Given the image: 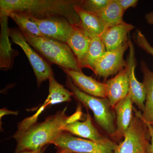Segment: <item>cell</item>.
Masks as SVG:
<instances>
[{
  "instance_id": "6da1fadb",
  "label": "cell",
  "mask_w": 153,
  "mask_h": 153,
  "mask_svg": "<svg viewBox=\"0 0 153 153\" xmlns=\"http://www.w3.org/2000/svg\"><path fill=\"white\" fill-rule=\"evenodd\" d=\"M67 107L51 115L41 123H36L22 130H18L13 135L17 142L15 153L22 151L35 150L52 144L63 131L67 123L78 120L80 114L77 112L68 116Z\"/></svg>"
},
{
  "instance_id": "7a4b0ae2",
  "label": "cell",
  "mask_w": 153,
  "mask_h": 153,
  "mask_svg": "<svg viewBox=\"0 0 153 153\" xmlns=\"http://www.w3.org/2000/svg\"><path fill=\"white\" fill-rule=\"evenodd\" d=\"M81 0H1V16L20 12L39 19L61 18L79 25V19L74 7Z\"/></svg>"
},
{
  "instance_id": "3957f363",
  "label": "cell",
  "mask_w": 153,
  "mask_h": 153,
  "mask_svg": "<svg viewBox=\"0 0 153 153\" xmlns=\"http://www.w3.org/2000/svg\"><path fill=\"white\" fill-rule=\"evenodd\" d=\"M66 86L73 94L74 98L93 113L99 126L112 137L116 134V116L108 98L96 97L79 90L70 77L66 75Z\"/></svg>"
},
{
  "instance_id": "277c9868",
  "label": "cell",
  "mask_w": 153,
  "mask_h": 153,
  "mask_svg": "<svg viewBox=\"0 0 153 153\" xmlns=\"http://www.w3.org/2000/svg\"><path fill=\"white\" fill-rule=\"evenodd\" d=\"M23 35L32 47L51 63L60 68L82 71L75 55L66 43L44 37Z\"/></svg>"
},
{
  "instance_id": "5b68a950",
  "label": "cell",
  "mask_w": 153,
  "mask_h": 153,
  "mask_svg": "<svg viewBox=\"0 0 153 153\" xmlns=\"http://www.w3.org/2000/svg\"><path fill=\"white\" fill-rule=\"evenodd\" d=\"M135 111L126 131L123 141L117 145L114 153H146L150 134L140 111Z\"/></svg>"
},
{
  "instance_id": "8992f818",
  "label": "cell",
  "mask_w": 153,
  "mask_h": 153,
  "mask_svg": "<svg viewBox=\"0 0 153 153\" xmlns=\"http://www.w3.org/2000/svg\"><path fill=\"white\" fill-rule=\"evenodd\" d=\"M58 149L67 150L71 153H114L117 144L111 140L98 143L74 136L63 131L52 143Z\"/></svg>"
},
{
  "instance_id": "52a82bcc",
  "label": "cell",
  "mask_w": 153,
  "mask_h": 153,
  "mask_svg": "<svg viewBox=\"0 0 153 153\" xmlns=\"http://www.w3.org/2000/svg\"><path fill=\"white\" fill-rule=\"evenodd\" d=\"M8 35L14 43L21 47L27 57L36 76L38 87L42 82L49 79L50 76H54L50 65L33 49L26 41L21 31L10 29Z\"/></svg>"
},
{
  "instance_id": "ba28073f",
  "label": "cell",
  "mask_w": 153,
  "mask_h": 153,
  "mask_svg": "<svg viewBox=\"0 0 153 153\" xmlns=\"http://www.w3.org/2000/svg\"><path fill=\"white\" fill-rule=\"evenodd\" d=\"M129 48V41L120 48L107 52L94 64L93 72L97 75L106 79L118 74L126 67V61L124 59L125 52Z\"/></svg>"
},
{
  "instance_id": "9c48e42d",
  "label": "cell",
  "mask_w": 153,
  "mask_h": 153,
  "mask_svg": "<svg viewBox=\"0 0 153 153\" xmlns=\"http://www.w3.org/2000/svg\"><path fill=\"white\" fill-rule=\"evenodd\" d=\"M28 16L37 25L45 38L66 44L75 25L63 18L39 19Z\"/></svg>"
},
{
  "instance_id": "30bf717a",
  "label": "cell",
  "mask_w": 153,
  "mask_h": 153,
  "mask_svg": "<svg viewBox=\"0 0 153 153\" xmlns=\"http://www.w3.org/2000/svg\"><path fill=\"white\" fill-rule=\"evenodd\" d=\"M129 53L127 57L126 68L129 83L130 91L132 100L139 108L143 112L146 100V88L143 82L137 79L135 74L136 66L135 53L133 44L129 40Z\"/></svg>"
},
{
  "instance_id": "8fae6325",
  "label": "cell",
  "mask_w": 153,
  "mask_h": 153,
  "mask_svg": "<svg viewBox=\"0 0 153 153\" xmlns=\"http://www.w3.org/2000/svg\"><path fill=\"white\" fill-rule=\"evenodd\" d=\"M63 130L73 135L96 142L105 143L111 140L99 131L94 124L92 118L88 112L85 120L81 122L75 120L71 122L63 127Z\"/></svg>"
},
{
  "instance_id": "7c38bea8",
  "label": "cell",
  "mask_w": 153,
  "mask_h": 153,
  "mask_svg": "<svg viewBox=\"0 0 153 153\" xmlns=\"http://www.w3.org/2000/svg\"><path fill=\"white\" fill-rule=\"evenodd\" d=\"M71 78L73 83L84 93L96 97L106 98L105 83L97 81L91 76H87L82 71L61 68Z\"/></svg>"
},
{
  "instance_id": "4fadbf2b",
  "label": "cell",
  "mask_w": 153,
  "mask_h": 153,
  "mask_svg": "<svg viewBox=\"0 0 153 153\" xmlns=\"http://www.w3.org/2000/svg\"><path fill=\"white\" fill-rule=\"evenodd\" d=\"M107 98L110 104L114 108L121 100L126 97L129 92V83L126 68L114 77L105 82Z\"/></svg>"
},
{
  "instance_id": "5bb4252c",
  "label": "cell",
  "mask_w": 153,
  "mask_h": 153,
  "mask_svg": "<svg viewBox=\"0 0 153 153\" xmlns=\"http://www.w3.org/2000/svg\"><path fill=\"white\" fill-rule=\"evenodd\" d=\"M134 27L133 25L125 22L105 28L100 37L107 51L116 50L128 42V33Z\"/></svg>"
},
{
  "instance_id": "9a60e30c",
  "label": "cell",
  "mask_w": 153,
  "mask_h": 153,
  "mask_svg": "<svg viewBox=\"0 0 153 153\" xmlns=\"http://www.w3.org/2000/svg\"><path fill=\"white\" fill-rule=\"evenodd\" d=\"M80 4L74 7L79 19V27L90 38L100 36L106 28L104 22L98 15L82 9Z\"/></svg>"
},
{
  "instance_id": "2e32d148",
  "label": "cell",
  "mask_w": 153,
  "mask_h": 153,
  "mask_svg": "<svg viewBox=\"0 0 153 153\" xmlns=\"http://www.w3.org/2000/svg\"><path fill=\"white\" fill-rule=\"evenodd\" d=\"M130 94L114 106L116 116L117 131L115 138L120 140L124 136L132 119V104Z\"/></svg>"
},
{
  "instance_id": "e0dca14e",
  "label": "cell",
  "mask_w": 153,
  "mask_h": 153,
  "mask_svg": "<svg viewBox=\"0 0 153 153\" xmlns=\"http://www.w3.org/2000/svg\"><path fill=\"white\" fill-rule=\"evenodd\" d=\"M91 40L79 25H76L67 39L66 44L74 53L80 67L87 54Z\"/></svg>"
},
{
  "instance_id": "ac0fdd59",
  "label": "cell",
  "mask_w": 153,
  "mask_h": 153,
  "mask_svg": "<svg viewBox=\"0 0 153 153\" xmlns=\"http://www.w3.org/2000/svg\"><path fill=\"white\" fill-rule=\"evenodd\" d=\"M48 80L49 81V94L47 99L36 113L38 116L48 105L71 101V97H73L72 92L57 82L54 76H50Z\"/></svg>"
},
{
  "instance_id": "d6986e66",
  "label": "cell",
  "mask_w": 153,
  "mask_h": 153,
  "mask_svg": "<svg viewBox=\"0 0 153 153\" xmlns=\"http://www.w3.org/2000/svg\"><path fill=\"white\" fill-rule=\"evenodd\" d=\"M140 64L146 92L145 109L142 117L145 122L151 123L153 121V71L144 61H142Z\"/></svg>"
},
{
  "instance_id": "ffe728a7",
  "label": "cell",
  "mask_w": 153,
  "mask_h": 153,
  "mask_svg": "<svg viewBox=\"0 0 153 153\" xmlns=\"http://www.w3.org/2000/svg\"><path fill=\"white\" fill-rule=\"evenodd\" d=\"M124 13L117 0H110L104 10L97 15L103 20L106 28L125 22L123 20Z\"/></svg>"
},
{
  "instance_id": "44dd1931",
  "label": "cell",
  "mask_w": 153,
  "mask_h": 153,
  "mask_svg": "<svg viewBox=\"0 0 153 153\" xmlns=\"http://www.w3.org/2000/svg\"><path fill=\"white\" fill-rule=\"evenodd\" d=\"M107 52L100 36H97L91 38V41L87 54L80 68H90L93 71L94 64Z\"/></svg>"
},
{
  "instance_id": "7402d4cb",
  "label": "cell",
  "mask_w": 153,
  "mask_h": 153,
  "mask_svg": "<svg viewBox=\"0 0 153 153\" xmlns=\"http://www.w3.org/2000/svg\"><path fill=\"white\" fill-rule=\"evenodd\" d=\"M7 17H10L13 20L23 34L45 38L37 25L31 20L27 14L20 12H13L8 14Z\"/></svg>"
},
{
  "instance_id": "603a6c76",
  "label": "cell",
  "mask_w": 153,
  "mask_h": 153,
  "mask_svg": "<svg viewBox=\"0 0 153 153\" xmlns=\"http://www.w3.org/2000/svg\"><path fill=\"white\" fill-rule=\"evenodd\" d=\"M110 0H81L79 6L85 11L96 14L101 12Z\"/></svg>"
},
{
  "instance_id": "cb8c5ba5",
  "label": "cell",
  "mask_w": 153,
  "mask_h": 153,
  "mask_svg": "<svg viewBox=\"0 0 153 153\" xmlns=\"http://www.w3.org/2000/svg\"><path fill=\"white\" fill-rule=\"evenodd\" d=\"M135 40L137 44L141 49L148 54L153 56V47L148 42L144 35L139 30L137 31Z\"/></svg>"
},
{
  "instance_id": "d4e9b609",
  "label": "cell",
  "mask_w": 153,
  "mask_h": 153,
  "mask_svg": "<svg viewBox=\"0 0 153 153\" xmlns=\"http://www.w3.org/2000/svg\"><path fill=\"white\" fill-rule=\"evenodd\" d=\"M123 12H125L127 9L130 7H135L137 4V0H117Z\"/></svg>"
},
{
  "instance_id": "484cf974",
  "label": "cell",
  "mask_w": 153,
  "mask_h": 153,
  "mask_svg": "<svg viewBox=\"0 0 153 153\" xmlns=\"http://www.w3.org/2000/svg\"><path fill=\"white\" fill-rule=\"evenodd\" d=\"M10 114L17 115L18 114V112L9 110L6 108H2V109L0 110V119H1V120L2 117H3L4 116Z\"/></svg>"
},
{
  "instance_id": "4316f807",
  "label": "cell",
  "mask_w": 153,
  "mask_h": 153,
  "mask_svg": "<svg viewBox=\"0 0 153 153\" xmlns=\"http://www.w3.org/2000/svg\"><path fill=\"white\" fill-rule=\"evenodd\" d=\"M149 131L150 134L151 141V143H149L146 149V153H153V132L149 128Z\"/></svg>"
},
{
  "instance_id": "83f0119b",
  "label": "cell",
  "mask_w": 153,
  "mask_h": 153,
  "mask_svg": "<svg viewBox=\"0 0 153 153\" xmlns=\"http://www.w3.org/2000/svg\"><path fill=\"white\" fill-rule=\"evenodd\" d=\"M47 146H44L43 148H41L35 150H26L22 151L19 153H44L47 148Z\"/></svg>"
},
{
  "instance_id": "f1b7e54d",
  "label": "cell",
  "mask_w": 153,
  "mask_h": 153,
  "mask_svg": "<svg viewBox=\"0 0 153 153\" xmlns=\"http://www.w3.org/2000/svg\"><path fill=\"white\" fill-rule=\"evenodd\" d=\"M145 19L148 24L153 25V12H151L146 14Z\"/></svg>"
},
{
  "instance_id": "f546056e",
  "label": "cell",
  "mask_w": 153,
  "mask_h": 153,
  "mask_svg": "<svg viewBox=\"0 0 153 153\" xmlns=\"http://www.w3.org/2000/svg\"><path fill=\"white\" fill-rule=\"evenodd\" d=\"M56 153H71L67 150L63 149H58Z\"/></svg>"
},
{
  "instance_id": "4dcf8cb0",
  "label": "cell",
  "mask_w": 153,
  "mask_h": 153,
  "mask_svg": "<svg viewBox=\"0 0 153 153\" xmlns=\"http://www.w3.org/2000/svg\"><path fill=\"white\" fill-rule=\"evenodd\" d=\"M145 123L146 124L148 127L151 130H152V131L153 132V121L151 123H149L146 122H145Z\"/></svg>"
}]
</instances>
